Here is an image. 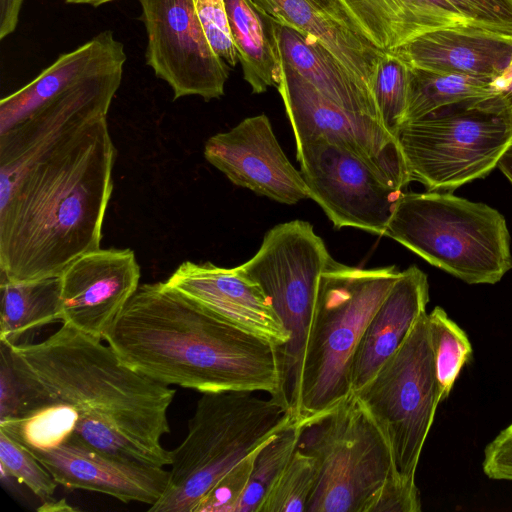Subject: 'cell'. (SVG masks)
<instances>
[{
	"mask_svg": "<svg viewBox=\"0 0 512 512\" xmlns=\"http://www.w3.org/2000/svg\"><path fill=\"white\" fill-rule=\"evenodd\" d=\"M123 70L85 81L0 133V268L58 277L100 248L116 150L107 114Z\"/></svg>",
	"mask_w": 512,
	"mask_h": 512,
	"instance_id": "6da1fadb",
	"label": "cell"
},
{
	"mask_svg": "<svg viewBox=\"0 0 512 512\" xmlns=\"http://www.w3.org/2000/svg\"><path fill=\"white\" fill-rule=\"evenodd\" d=\"M101 341L62 323L41 342L7 346L19 392L13 417L67 404L79 416L74 435L92 448L134 465H170L161 440L175 389L128 367Z\"/></svg>",
	"mask_w": 512,
	"mask_h": 512,
	"instance_id": "7a4b0ae2",
	"label": "cell"
},
{
	"mask_svg": "<svg viewBox=\"0 0 512 512\" xmlns=\"http://www.w3.org/2000/svg\"><path fill=\"white\" fill-rule=\"evenodd\" d=\"M104 340L122 363L163 384L201 393L262 391L290 408L279 346L165 282L140 285Z\"/></svg>",
	"mask_w": 512,
	"mask_h": 512,
	"instance_id": "3957f363",
	"label": "cell"
},
{
	"mask_svg": "<svg viewBox=\"0 0 512 512\" xmlns=\"http://www.w3.org/2000/svg\"><path fill=\"white\" fill-rule=\"evenodd\" d=\"M400 274L395 266L364 269L330 256L319 279L306 337L292 411L298 423L332 409L352 394L355 352Z\"/></svg>",
	"mask_w": 512,
	"mask_h": 512,
	"instance_id": "277c9868",
	"label": "cell"
},
{
	"mask_svg": "<svg viewBox=\"0 0 512 512\" xmlns=\"http://www.w3.org/2000/svg\"><path fill=\"white\" fill-rule=\"evenodd\" d=\"M252 393H202L186 437L170 451L168 485L148 511L196 512L226 473L295 420L286 405Z\"/></svg>",
	"mask_w": 512,
	"mask_h": 512,
	"instance_id": "5b68a950",
	"label": "cell"
},
{
	"mask_svg": "<svg viewBox=\"0 0 512 512\" xmlns=\"http://www.w3.org/2000/svg\"><path fill=\"white\" fill-rule=\"evenodd\" d=\"M384 236L467 284H495L512 268L504 216L452 192L404 193Z\"/></svg>",
	"mask_w": 512,
	"mask_h": 512,
	"instance_id": "8992f818",
	"label": "cell"
},
{
	"mask_svg": "<svg viewBox=\"0 0 512 512\" xmlns=\"http://www.w3.org/2000/svg\"><path fill=\"white\" fill-rule=\"evenodd\" d=\"M297 448L315 466L307 512H371L389 479L399 477L388 440L354 393L301 424Z\"/></svg>",
	"mask_w": 512,
	"mask_h": 512,
	"instance_id": "52a82bcc",
	"label": "cell"
},
{
	"mask_svg": "<svg viewBox=\"0 0 512 512\" xmlns=\"http://www.w3.org/2000/svg\"><path fill=\"white\" fill-rule=\"evenodd\" d=\"M395 136L410 181L427 191L453 192L497 167L512 145V123L495 96L405 122Z\"/></svg>",
	"mask_w": 512,
	"mask_h": 512,
	"instance_id": "ba28073f",
	"label": "cell"
},
{
	"mask_svg": "<svg viewBox=\"0 0 512 512\" xmlns=\"http://www.w3.org/2000/svg\"><path fill=\"white\" fill-rule=\"evenodd\" d=\"M330 258L312 225L292 220L271 228L256 254L239 269L259 285L290 341L280 348L284 401L293 411L306 337L320 276Z\"/></svg>",
	"mask_w": 512,
	"mask_h": 512,
	"instance_id": "9c48e42d",
	"label": "cell"
},
{
	"mask_svg": "<svg viewBox=\"0 0 512 512\" xmlns=\"http://www.w3.org/2000/svg\"><path fill=\"white\" fill-rule=\"evenodd\" d=\"M354 394L388 440L397 475L414 483L424 443L441 403L426 312L374 377Z\"/></svg>",
	"mask_w": 512,
	"mask_h": 512,
	"instance_id": "30bf717a",
	"label": "cell"
},
{
	"mask_svg": "<svg viewBox=\"0 0 512 512\" xmlns=\"http://www.w3.org/2000/svg\"><path fill=\"white\" fill-rule=\"evenodd\" d=\"M296 155L309 198L335 228L353 227L384 236L402 189L357 154L323 136L296 144Z\"/></svg>",
	"mask_w": 512,
	"mask_h": 512,
	"instance_id": "8fae6325",
	"label": "cell"
},
{
	"mask_svg": "<svg viewBox=\"0 0 512 512\" xmlns=\"http://www.w3.org/2000/svg\"><path fill=\"white\" fill-rule=\"evenodd\" d=\"M147 34L146 64L173 99L224 95L229 65L212 48L193 0H138Z\"/></svg>",
	"mask_w": 512,
	"mask_h": 512,
	"instance_id": "7c38bea8",
	"label": "cell"
},
{
	"mask_svg": "<svg viewBox=\"0 0 512 512\" xmlns=\"http://www.w3.org/2000/svg\"><path fill=\"white\" fill-rule=\"evenodd\" d=\"M279 58L281 79L277 89L296 144L323 136L357 154L403 190L410 178L396 137L373 117L346 110L326 98Z\"/></svg>",
	"mask_w": 512,
	"mask_h": 512,
	"instance_id": "4fadbf2b",
	"label": "cell"
},
{
	"mask_svg": "<svg viewBox=\"0 0 512 512\" xmlns=\"http://www.w3.org/2000/svg\"><path fill=\"white\" fill-rule=\"evenodd\" d=\"M204 157L233 184L279 203L309 198L301 172L286 157L265 114L211 136Z\"/></svg>",
	"mask_w": 512,
	"mask_h": 512,
	"instance_id": "5bb4252c",
	"label": "cell"
},
{
	"mask_svg": "<svg viewBox=\"0 0 512 512\" xmlns=\"http://www.w3.org/2000/svg\"><path fill=\"white\" fill-rule=\"evenodd\" d=\"M61 323L104 340L139 287L140 266L131 249L82 254L60 275Z\"/></svg>",
	"mask_w": 512,
	"mask_h": 512,
	"instance_id": "9a60e30c",
	"label": "cell"
},
{
	"mask_svg": "<svg viewBox=\"0 0 512 512\" xmlns=\"http://www.w3.org/2000/svg\"><path fill=\"white\" fill-rule=\"evenodd\" d=\"M165 283L226 322L279 348L290 341L289 332L266 295L238 266L224 268L210 262L185 261Z\"/></svg>",
	"mask_w": 512,
	"mask_h": 512,
	"instance_id": "2e32d148",
	"label": "cell"
},
{
	"mask_svg": "<svg viewBox=\"0 0 512 512\" xmlns=\"http://www.w3.org/2000/svg\"><path fill=\"white\" fill-rule=\"evenodd\" d=\"M29 451L58 484L104 493L126 503L153 505L169 481V471L164 467L120 461L92 448L74 434L51 448Z\"/></svg>",
	"mask_w": 512,
	"mask_h": 512,
	"instance_id": "e0dca14e",
	"label": "cell"
},
{
	"mask_svg": "<svg viewBox=\"0 0 512 512\" xmlns=\"http://www.w3.org/2000/svg\"><path fill=\"white\" fill-rule=\"evenodd\" d=\"M260 14L319 42L373 96L379 50L356 32L331 0H251Z\"/></svg>",
	"mask_w": 512,
	"mask_h": 512,
	"instance_id": "ac0fdd59",
	"label": "cell"
},
{
	"mask_svg": "<svg viewBox=\"0 0 512 512\" xmlns=\"http://www.w3.org/2000/svg\"><path fill=\"white\" fill-rule=\"evenodd\" d=\"M423 70L494 79L512 60V35L477 26H452L391 50Z\"/></svg>",
	"mask_w": 512,
	"mask_h": 512,
	"instance_id": "d6986e66",
	"label": "cell"
},
{
	"mask_svg": "<svg viewBox=\"0 0 512 512\" xmlns=\"http://www.w3.org/2000/svg\"><path fill=\"white\" fill-rule=\"evenodd\" d=\"M126 61L123 43L109 30L61 54L32 81L1 99L0 133L75 86L123 69Z\"/></svg>",
	"mask_w": 512,
	"mask_h": 512,
	"instance_id": "ffe728a7",
	"label": "cell"
},
{
	"mask_svg": "<svg viewBox=\"0 0 512 512\" xmlns=\"http://www.w3.org/2000/svg\"><path fill=\"white\" fill-rule=\"evenodd\" d=\"M429 301L427 275L416 265L401 271L361 337L351 370V391L370 381L401 346Z\"/></svg>",
	"mask_w": 512,
	"mask_h": 512,
	"instance_id": "44dd1931",
	"label": "cell"
},
{
	"mask_svg": "<svg viewBox=\"0 0 512 512\" xmlns=\"http://www.w3.org/2000/svg\"><path fill=\"white\" fill-rule=\"evenodd\" d=\"M331 1L356 32L382 51L436 29L477 26L446 0Z\"/></svg>",
	"mask_w": 512,
	"mask_h": 512,
	"instance_id": "7402d4cb",
	"label": "cell"
},
{
	"mask_svg": "<svg viewBox=\"0 0 512 512\" xmlns=\"http://www.w3.org/2000/svg\"><path fill=\"white\" fill-rule=\"evenodd\" d=\"M265 20L278 54L302 78L338 106L381 123L374 96L327 49L292 28Z\"/></svg>",
	"mask_w": 512,
	"mask_h": 512,
	"instance_id": "603a6c76",
	"label": "cell"
},
{
	"mask_svg": "<svg viewBox=\"0 0 512 512\" xmlns=\"http://www.w3.org/2000/svg\"><path fill=\"white\" fill-rule=\"evenodd\" d=\"M60 276L11 282L1 276L0 340L8 347L61 322Z\"/></svg>",
	"mask_w": 512,
	"mask_h": 512,
	"instance_id": "cb8c5ba5",
	"label": "cell"
},
{
	"mask_svg": "<svg viewBox=\"0 0 512 512\" xmlns=\"http://www.w3.org/2000/svg\"><path fill=\"white\" fill-rule=\"evenodd\" d=\"M229 27L243 78L260 94L278 86L281 63L265 18L251 0H224Z\"/></svg>",
	"mask_w": 512,
	"mask_h": 512,
	"instance_id": "d4e9b609",
	"label": "cell"
},
{
	"mask_svg": "<svg viewBox=\"0 0 512 512\" xmlns=\"http://www.w3.org/2000/svg\"><path fill=\"white\" fill-rule=\"evenodd\" d=\"M409 66V65H408ZM493 79L438 73L409 66L404 122L446 106L497 96Z\"/></svg>",
	"mask_w": 512,
	"mask_h": 512,
	"instance_id": "484cf974",
	"label": "cell"
},
{
	"mask_svg": "<svg viewBox=\"0 0 512 512\" xmlns=\"http://www.w3.org/2000/svg\"><path fill=\"white\" fill-rule=\"evenodd\" d=\"M428 315L440 402L450 395L462 368L470 361L472 345L465 331L436 306Z\"/></svg>",
	"mask_w": 512,
	"mask_h": 512,
	"instance_id": "4316f807",
	"label": "cell"
},
{
	"mask_svg": "<svg viewBox=\"0 0 512 512\" xmlns=\"http://www.w3.org/2000/svg\"><path fill=\"white\" fill-rule=\"evenodd\" d=\"M300 433L301 424L294 420L261 445L236 512H258L272 484L292 458Z\"/></svg>",
	"mask_w": 512,
	"mask_h": 512,
	"instance_id": "83f0119b",
	"label": "cell"
},
{
	"mask_svg": "<svg viewBox=\"0 0 512 512\" xmlns=\"http://www.w3.org/2000/svg\"><path fill=\"white\" fill-rule=\"evenodd\" d=\"M315 483L312 457L296 448L284 470L272 484L258 512H307Z\"/></svg>",
	"mask_w": 512,
	"mask_h": 512,
	"instance_id": "f1b7e54d",
	"label": "cell"
},
{
	"mask_svg": "<svg viewBox=\"0 0 512 512\" xmlns=\"http://www.w3.org/2000/svg\"><path fill=\"white\" fill-rule=\"evenodd\" d=\"M408 79V64L393 51H385L377 65L373 94L380 121L394 136L404 122Z\"/></svg>",
	"mask_w": 512,
	"mask_h": 512,
	"instance_id": "f546056e",
	"label": "cell"
},
{
	"mask_svg": "<svg viewBox=\"0 0 512 512\" xmlns=\"http://www.w3.org/2000/svg\"><path fill=\"white\" fill-rule=\"evenodd\" d=\"M0 463L3 473L27 486L42 502L52 499L58 482L26 447L2 430Z\"/></svg>",
	"mask_w": 512,
	"mask_h": 512,
	"instance_id": "4dcf8cb0",
	"label": "cell"
},
{
	"mask_svg": "<svg viewBox=\"0 0 512 512\" xmlns=\"http://www.w3.org/2000/svg\"><path fill=\"white\" fill-rule=\"evenodd\" d=\"M266 442V441H265ZM261 445L226 473L201 501L196 512H236Z\"/></svg>",
	"mask_w": 512,
	"mask_h": 512,
	"instance_id": "1f68e13d",
	"label": "cell"
},
{
	"mask_svg": "<svg viewBox=\"0 0 512 512\" xmlns=\"http://www.w3.org/2000/svg\"><path fill=\"white\" fill-rule=\"evenodd\" d=\"M205 34L217 55L230 67L238 60L224 0H193Z\"/></svg>",
	"mask_w": 512,
	"mask_h": 512,
	"instance_id": "d6a6232c",
	"label": "cell"
},
{
	"mask_svg": "<svg viewBox=\"0 0 512 512\" xmlns=\"http://www.w3.org/2000/svg\"><path fill=\"white\" fill-rule=\"evenodd\" d=\"M475 25L512 35V0H446Z\"/></svg>",
	"mask_w": 512,
	"mask_h": 512,
	"instance_id": "836d02e7",
	"label": "cell"
},
{
	"mask_svg": "<svg viewBox=\"0 0 512 512\" xmlns=\"http://www.w3.org/2000/svg\"><path fill=\"white\" fill-rule=\"evenodd\" d=\"M482 469L490 479L512 481V423L485 447Z\"/></svg>",
	"mask_w": 512,
	"mask_h": 512,
	"instance_id": "e575fe53",
	"label": "cell"
},
{
	"mask_svg": "<svg viewBox=\"0 0 512 512\" xmlns=\"http://www.w3.org/2000/svg\"><path fill=\"white\" fill-rule=\"evenodd\" d=\"M0 421L13 417L18 409L19 392L11 367L7 346L1 343Z\"/></svg>",
	"mask_w": 512,
	"mask_h": 512,
	"instance_id": "d590c367",
	"label": "cell"
},
{
	"mask_svg": "<svg viewBox=\"0 0 512 512\" xmlns=\"http://www.w3.org/2000/svg\"><path fill=\"white\" fill-rule=\"evenodd\" d=\"M24 0H0V39L12 34L19 21Z\"/></svg>",
	"mask_w": 512,
	"mask_h": 512,
	"instance_id": "8d00e7d4",
	"label": "cell"
},
{
	"mask_svg": "<svg viewBox=\"0 0 512 512\" xmlns=\"http://www.w3.org/2000/svg\"><path fill=\"white\" fill-rule=\"evenodd\" d=\"M492 84L497 91V99L512 123V60L501 74L492 80Z\"/></svg>",
	"mask_w": 512,
	"mask_h": 512,
	"instance_id": "74e56055",
	"label": "cell"
},
{
	"mask_svg": "<svg viewBox=\"0 0 512 512\" xmlns=\"http://www.w3.org/2000/svg\"><path fill=\"white\" fill-rule=\"evenodd\" d=\"M37 510L41 512H73L77 509L71 506L65 499H50L42 502V505L38 507Z\"/></svg>",
	"mask_w": 512,
	"mask_h": 512,
	"instance_id": "f35d334b",
	"label": "cell"
},
{
	"mask_svg": "<svg viewBox=\"0 0 512 512\" xmlns=\"http://www.w3.org/2000/svg\"><path fill=\"white\" fill-rule=\"evenodd\" d=\"M497 167L512 184V145H510L502 155L497 164Z\"/></svg>",
	"mask_w": 512,
	"mask_h": 512,
	"instance_id": "ab89813d",
	"label": "cell"
},
{
	"mask_svg": "<svg viewBox=\"0 0 512 512\" xmlns=\"http://www.w3.org/2000/svg\"><path fill=\"white\" fill-rule=\"evenodd\" d=\"M67 4H75V5H89L92 7H99L101 5L114 2L117 0H63Z\"/></svg>",
	"mask_w": 512,
	"mask_h": 512,
	"instance_id": "60d3db41",
	"label": "cell"
}]
</instances>
